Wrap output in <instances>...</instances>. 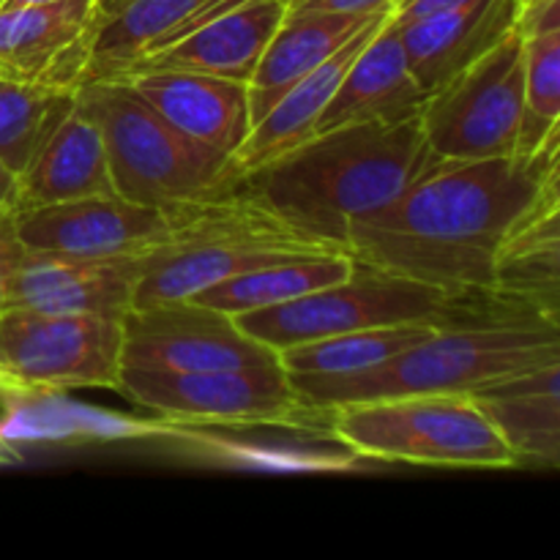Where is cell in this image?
I'll return each mask as SVG.
<instances>
[{
    "label": "cell",
    "instance_id": "28",
    "mask_svg": "<svg viewBox=\"0 0 560 560\" xmlns=\"http://www.w3.org/2000/svg\"><path fill=\"white\" fill-rule=\"evenodd\" d=\"M77 91H47L0 77V156L16 175L74 107Z\"/></svg>",
    "mask_w": 560,
    "mask_h": 560
},
{
    "label": "cell",
    "instance_id": "37",
    "mask_svg": "<svg viewBox=\"0 0 560 560\" xmlns=\"http://www.w3.org/2000/svg\"><path fill=\"white\" fill-rule=\"evenodd\" d=\"M5 3H9V0H0V9H3V5H5Z\"/></svg>",
    "mask_w": 560,
    "mask_h": 560
},
{
    "label": "cell",
    "instance_id": "29",
    "mask_svg": "<svg viewBox=\"0 0 560 560\" xmlns=\"http://www.w3.org/2000/svg\"><path fill=\"white\" fill-rule=\"evenodd\" d=\"M22 252H25V246H22L20 233H16L14 211L5 208V211H0V315L9 306L11 273H14Z\"/></svg>",
    "mask_w": 560,
    "mask_h": 560
},
{
    "label": "cell",
    "instance_id": "18",
    "mask_svg": "<svg viewBox=\"0 0 560 560\" xmlns=\"http://www.w3.org/2000/svg\"><path fill=\"white\" fill-rule=\"evenodd\" d=\"M514 0H470L459 9L397 22L405 58L421 91L430 96L454 74L490 52L517 27Z\"/></svg>",
    "mask_w": 560,
    "mask_h": 560
},
{
    "label": "cell",
    "instance_id": "8",
    "mask_svg": "<svg viewBox=\"0 0 560 560\" xmlns=\"http://www.w3.org/2000/svg\"><path fill=\"white\" fill-rule=\"evenodd\" d=\"M120 320L5 306L0 315V388L22 397L118 388Z\"/></svg>",
    "mask_w": 560,
    "mask_h": 560
},
{
    "label": "cell",
    "instance_id": "12",
    "mask_svg": "<svg viewBox=\"0 0 560 560\" xmlns=\"http://www.w3.org/2000/svg\"><path fill=\"white\" fill-rule=\"evenodd\" d=\"M98 20V0H58L3 9L0 77L47 91H77L91 66Z\"/></svg>",
    "mask_w": 560,
    "mask_h": 560
},
{
    "label": "cell",
    "instance_id": "23",
    "mask_svg": "<svg viewBox=\"0 0 560 560\" xmlns=\"http://www.w3.org/2000/svg\"><path fill=\"white\" fill-rule=\"evenodd\" d=\"M244 0H120L102 14L85 80L118 77L137 58L167 47Z\"/></svg>",
    "mask_w": 560,
    "mask_h": 560
},
{
    "label": "cell",
    "instance_id": "4",
    "mask_svg": "<svg viewBox=\"0 0 560 560\" xmlns=\"http://www.w3.org/2000/svg\"><path fill=\"white\" fill-rule=\"evenodd\" d=\"M162 211L167 230L156 246L140 255L131 310L191 299L222 279L273 262L348 255L339 244L295 228L238 180Z\"/></svg>",
    "mask_w": 560,
    "mask_h": 560
},
{
    "label": "cell",
    "instance_id": "2",
    "mask_svg": "<svg viewBox=\"0 0 560 560\" xmlns=\"http://www.w3.org/2000/svg\"><path fill=\"white\" fill-rule=\"evenodd\" d=\"M438 159L416 115L312 135L238 184L295 228L348 252V224L397 200Z\"/></svg>",
    "mask_w": 560,
    "mask_h": 560
},
{
    "label": "cell",
    "instance_id": "26",
    "mask_svg": "<svg viewBox=\"0 0 560 560\" xmlns=\"http://www.w3.org/2000/svg\"><path fill=\"white\" fill-rule=\"evenodd\" d=\"M438 331L435 326L402 323V326H375L361 331L337 334V337L312 339L279 350V364L290 377H331L364 372L386 364L388 359Z\"/></svg>",
    "mask_w": 560,
    "mask_h": 560
},
{
    "label": "cell",
    "instance_id": "21",
    "mask_svg": "<svg viewBox=\"0 0 560 560\" xmlns=\"http://www.w3.org/2000/svg\"><path fill=\"white\" fill-rule=\"evenodd\" d=\"M517 465H560V361L517 372L468 394Z\"/></svg>",
    "mask_w": 560,
    "mask_h": 560
},
{
    "label": "cell",
    "instance_id": "33",
    "mask_svg": "<svg viewBox=\"0 0 560 560\" xmlns=\"http://www.w3.org/2000/svg\"><path fill=\"white\" fill-rule=\"evenodd\" d=\"M20 463V454H16L14 443L5 441V435L0 432V465H14Z\"/></svg>",
    "mask_w": 560,
    "mask_h": 560
},
{
    "label": "cell",
    "instance_id": "34",
    "mask_svg": "<svg viewBox=\"0 0 560 560\" xmlns=\"http://www.w3.org/2000/svg\"><path fill=\"white\" fill-rule=\"evenodd\" d=\"M38 3H58V0H9L3 9H16V5H38ZM0 9V11H3Z\"/></svg>",
    "mask_w": 560,
    "mask_h": 560
},
{
    "label": "cell",
    "instance_id": "36",
    "mask_svg": "<svg viewBox=\"0 0 560 560\" xmlns=\"http://www.w3.org/2000/svg\"><path fill=\"white\" fill-rule=\"evenodd\" d=\"M514 3L520 5V9H523V5H528V3H534V0H514Z\"/></svg>",
    "mask_w": 560,
    "mask_h": 560
},
{
    "label": "cell",
    "instance_id": "3",
    "mask_svg": "<svg viewBox=\"0 0 560 560\" xmlns=\"http://www.w3.org/2000/svg\"><path fill=\"white\" fill-rule=\"evenodd\" d=\"M560 361V323L490 293V306L470 320L432 331L364 372L331 377H290L317 413L350 402L419 394H474L517 372Z\"/></svg>",
    "mask_w": 560,
    "mask_h": 560
},
{
    "label": "cell",
    "instance_id": "13",
    "mask_svg": "<svg viewBox=\"0 0 560 560\" xmlns=\"http://www.w3.org/2000/svg\"><path fill=\"white\" fill-rule=\"evenodd\" d=\"M14 219L25 249L71 257H140L167 230L162 208L140 206L120 195L27 208L14 211Z\"/></svg>",
    "mask_w": 560,
    "mask_h": 560
},
{
    "label": "cell",
    "instance_id": "5",
    "mask_svg": "<svg viewBox=\"0 0 560 560\" xmlns=\"http://www.w3.org/2000/svg\"><path fill=\"white\" fill-rule=\"evenodd\" d=\"M487 310V295H448L432 284L353 260L348 279L288 304L235 315V326L271 350L375 326H457Z\"/></svg>",
    "mask_w": 560,
    "mask_h": 560
},
{
    "label": "cell",
    "instance_id": "31",
    "mask_svg": "<svg viewBox=\"0 0 560 560\" xmlns=\"http://www.w3.org/2000/svg\"><path fill=\"white\" fill-rule=\"evenodd\" d=\"M470 3V0H402V3L394 5V20L397 22H410L419 20V16L441 14V11L459 9V5Z\"/></svg>",
    "mask_w": 560,
    "mask_h": 560
},
{
    "label": "cell",
    "instance_id": "22",
    "mask_svg": "<svg viewBox=\"0 0 560 560\" xmlns=\"http://www.w3.org/2000/svg\"><path fill=\"white\" fill-rule=\"evenodd\" d=\"M560 180L547 186L506 235L495 257L490 293L560 323Z\"/></svg>",
    "mask_w": 560,
    "mask_h": 560
},
{
    "label": "cell",
    "instance_id": "25",
    "mask_svg": "<svg viewBox=\"0 0 560 560\" xmlns=\"http://www.w3.org/2000/svg\"><path fill=\"white\" fill-rule=\"evenodd\" d=\"M350 271H353V257L350 255L273 262V266H262L255 268V271L238 273V277L222 279V282L211 284V288L191 295V299L235 317L244 315V312L288 304V301L301 299V295L342 282V279H348Z\"/></svg>",
    "mask_w": 560,
    "mask_h": 560
},
{
    "label": "cell",
    "instance_id": "20",
    "mask_svg": "<svg viewBox=\"0 0 560 560\" xmlns=\"http://www.w3.org/2000/svg\"><path fill=\"white\" fill-rule=\"evenodd\" d=\"M98 195H115L107 151L96 120L74 98L69 115L16 175L14 211Z\"/></svg>",
    "mask_w": 560,
    "mask_h": 560
},
{
    "label": "cell",
    "instance_id": "30",
    "mask_svg": "<svg viewBox=\"0 0 560 560\" xmlns=\"http://www.w3.org/2000/svg\"><path fill=\"white\" fill-rule=\"evenodd\" d=\"M399 0H288V14H372L381 9H394Z\"/></svg>",
    "mask_w": 560,
    "mask_h": 560
},
{
    "label": "cell",
    "instance_id": "9",
    "mask_svg": "<svg viewBox=\"0 0 560 560\" xmlns=\"http://www.w3.org/2000/svg\"><path fill=\"white\" fill-rule=\"evenodd\" d=\"M135 405L170 421L230 427H301L326 419L295 392L277 361L241 370L156 372L120 366L118 388Z\"/></svg>",
    "mask_w": 560,
    "mask_h": 560
},
{
    "label": "cell",
    "instance_id": "15",
    "mask_svg": "<svg viewBox=\"0 0 560 560\" xmlns=\"http://www.w3.org/2000/svg\"><path fill=\"white\" fill-rule=\"evenodd\" d=\"M178 135L230 162L252 129L244 82L195 71L120 74Z\"/></svg>",
    "mask_w": 560,
    "mask_h": 560
},
{
    "label": "cell",
    "instance_id": "24",
    "mask_svg": "<svg viewBox=\"0 0 560 560\" xmlns=\"http://www.w3.org/2000/svg\"><path fill=\"white\" fill-rule=\"evenodd\" d=\"M386 11V9H381ZM381 11L372 14H284L282 25L268 42L255 74L246 82L249 96V120L252 126L306 74L326 63L337 49H342L366 22Z\"/></svg>",
    "mask_w": 560,
    "mask_h": 560
},
{
    "label": "cell",
    "instance_id": "14",
    "mask_svg": "<svg viewBox=\"0 0 560 560\" xmlns=\"http://www.w3.org/2000/svg\"><path fill=\"white\" fill-rule=\"evenodd\" d=\"M140 257H71L25 249L9 284V306L124 320Z\"/></svg>",
    "mask_w": 560,
    "mask_h": 560
},
{
    "label": "cell",
    "instance_id": "16",
    "mask_svg": "<svg viewBox=\"0 0 560 560\" xmlns=\"http://www.w3.org/2000/svg\"><path fill=\"white\" fill-rule=\"evenodd\" d=\"M288 14V0H244L235 9L202 22L167 47L137 58L131 71H195L249 82L268 42ZM118 74V77H120Z\"/></svg>",
    "mask_w": 560,
    "mask_h": 560
},
{
    "label": "cell",
    "instance_id": "1",
    "mask_svg": "<svg viewBox=\"0 0 560 560\" xmlns=\"http://www.w3.org/2000/svg\"><path fill=\"white\" fill-rule=\"evenodd\" d=\"M560 142L530 159H438L397 200L348 224V255L448 295L487 293L514 224L556 184Z\"/></svg>",
    "mask_w": 560,
    "mask_h": 560
},
{
    "label": "cell",
    "instance_id": "27",
    "mask_svg": "<svg viewBox=\"0 0 560 560\" xmlns=\"http://www.w3.org/2000/svg\"><path fill=\"white\" fill-rule=\"evenodd\" d=\"M523 124L514 156L530 159L560 142V27L523 33Z\"/></svg>",
    "mask_w": 560,
    "mask_h": 560
},
{
    "label": "cell",
    "instance_id": "6",
    "mask_svg": "<svg viewBox=\"0 0 560 560\" xmlns=\"http://www.w3.org/2000/svg\"><path fill=\"white\" fill-rule=\"evenodd\" d=\"M337 441L383 463L438 468H517L503 438L468 394H419L326 410Z\"/></svg>",
    "mask_w": 560,
    "mask_h": 560
},
{
    "label": "cell",
    "instance_id": "35",
    "mask_svg": "<svg viewBox=\"0 0 560 560\" xmlns=\"http://www.w3.org/2000/svg\"><path fill=\"white\" fill-rule=\"evenodd\" d=\"M118 3L120 0H98V11H102V14H107V11L115 9Z\"/></svg>",
    "mask_w": 560,
    "mask_h": 560
},
{
    "label": "cell",
    "instance_id": "11",
    "mask_svg": "<svg viewBox=\"0 0 560 560\" xmlns=\"http://www.w3.org/2000/svg\"><path fill=\"white\" fill-rule=\"evenodd\" d=\"M120 326V364L129 370L213 372L279 359L277 350L241 331L233 317L195 299L135 306Z\"/></svg>",
    "mask_w": 560,
    "mask_h": 560
},
{
    "label": "cell",
    "instance_id": "17",
    "mask_svg": "<svg viewBox=\"0 0 560 560\" xmlns=\"http://www.w3.org/2000/svg\"><path fill=\"white\" fill-rule=\"evenodd\" d=\"M424 102L427 93L410 71L392 14L345 71L331 102L317 118L315 135L342 126L397 124L416 118Z\"/></svg>",
    "mask_w": 560,
    "mask_h": 560
},
{
    "label": "cell",
    "instance_id": "38",
    "mask_svg": "<svg viewBox=\"0 0 560 560\" xmlns=\"http://www.w3.org/2000/svg\"><path fill=\"white\" fill-rule=\"evenodd\" d=\"M399 3H402V0H399Z\"/></svg>",
    "mask_w": 560,
    "mask_h": 560
},
{
    "label": "cell",
    "instance_id": "32",
    "mask_svg": "<svg viewBox=\"0 0 560 560\" xmlns=\"http://www.w3.org/2000/svg\"><path fill=\"white\" fill-rule=\"evenodd\" d=\"M14 202H16V173L3 162V156H0V211H5V208L14 211Z\"/></svg>",
    "mask_w": 560,
    "mask_h": 560
},
{
    "label": "cell",
    "instance_id": "10",
    "mask_svg": "<svg viewBox=\"0 0 560 560\" xmlns=\"http://www.w3.org/2000/svg\"><path fill=\"white\" fill-rule=\"evenodd\" d=\"M525 42L514 27L490 52L432 91L421 129L441 159H503L517 153L523 124Z\"/></svg>",
    "mask_w": 560,
    "mask_h": 560
},
{
    "label": "cell",
    "instance_id": "19",
    "mask_svg": "<svg viewBox=\"0 0 560 560\" xmlns=\"http://www.w3.org/2000/svg\"><path fill=\"white\" fill-rule=\"evenodd\" d=\"M394 14V9L381 11V14L372 16L342 49L331 55L326 63L317 66L312 74H306L304 80L295 82L260 120L249 129L246 140L241 142L238 151L230 156L228 167H224V184L228 180H238L244 175L255 173L262 164L273 162L282 153L293 151L295 145H301L304 140H310L315 135V126L320 113L326 109V104L331 102L334 91L342 82L345 71L350 69V63L355 60V55L364 49V44L375 36L383 27V22Z\"/></svg>",
    "mask_w": 560,
    "mask_h": 560
},
{
    "label": "cell",
    "instance_id": "7",
    "mask_svg": "<svg viewBox=\"0 0 560 560\" xmlns=\"http://www.w3.org/2000/svg\"><path fill=\"white\" fill-rule=\"evenodd\" d=\"M77 102L102 131L115 195L167 208L224 184V162L173 129L120 77L85 80Z\"/></svg>",
    "mask_w": 560,
    "mask_h": 560
}]
</instances>
